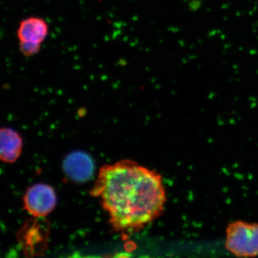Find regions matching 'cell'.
<instances>
[{
	"mask_svg": "<svg viewBox=\"0 0 258 258\" xmlns=\"http://www.w3.org/2000/svg\"><path fill=\"white\" fill-rule=\"evenodd\" d=\"M92 195L101 199L113 228L128 233L160 217L166 201L160 174L128 160L103 166Z\"/></svg>",
	"mask_w": 258,
	"mask_h": 258,
	"instance_id": "cell-1",
	"label": "cell"
},
{
	"mask_svg": "<svg viewBox=\"0 0 258 258\" xmlns=\"http://www.w3.org/2000/svg\"><path fill=\"white\" fill-rule=\"evenodd\" d=\"M23 146L18 132L11 128H0V161L13 164L21 155Z\"/></svg>",
	"mask_w": 258,
	"mask_h": 258,
	"instance_id": "cell-6",
	"label": "cell"
},
{
	"mask_svg": "<svg viewBox=\"0 0 258 258\" xmlns=\"http://www.w3.org/2000/svg\"><path fill=\"white\" fill-rule=\"evenodd\" d=\"M36 220H30L25 224L18 233L19 242L27 256H34L42 252L45 244V230L42 225V217H35Z\"/></svg>",
	"mask_w": 258,
	"mask_h": 258,
	"instance_id": "cell-4",
	"label": "cell"
},
{
	"mask_svg": "<svg viewBox=\"0 0 258 258\" xmlns=\"http://www.w3.org/2000/svg\"><path fill=\"white\" fill-rule=\"evenodd\" d=\"M24 209L34 217H44L50 214L57 204L54 189L49 185H32L23 198Z\"/></svg>",
	"mask_w": 258,
	"mask_h": 258,
	"instance_id": "cell-3",
	"label": "cell"
},
{
	"mask_svg": "<svg viewBox=\"0 0 258 258\" xmlns=\"http://www.w3.org/2000/svg\"><path fill=\"white\" fill-rule=\"evenodd\" d=\"M225 248L237 257L258 256V223L236 220L225 230Z\"/></svg>",
	"mask_w": 258,
	"mask_h": 258,
	"instance_id": "cell-2",
	"label": "cell"
},
{
	"mask_svg": "<svg viewBox=\"0 0 258 258\" xmlns=\"http://www.w3.org/2000/svg\"><path fill=\"white\" fill-rule=\"evenodd\" d=\"M49 33V25L44 19L31 17L25 19L18 30L20 42H32L42 45Z\"/></svg>",
	"mask_w": 258,
	"mask_h": 258,
	"instance_id": "cell-7",
	"label": "cell"
},
{
	"mask_svg": "<svg viewBox=\"0 0 258 258\" xmlns=\"http://www.w3.org/2000/svg\"><path fill=\"white\" fill-rule=\"evenodd\" d=\"M63 169L66 175L75 182H86L94 174V161L86 153L74 152L64 159Z\"/></svg>",
	"mask_w": 258,
	"mask_h": 258,
	"instance_id": "cell-5",
	"label": "cell"
},
{
	"mask_svg": "<svg viewBox=\"0 0 258 258\" xmlns=\"http://www.w3.org/2000/svg\"><path fill=\"white\" fill-rule=\"evenodd\" d=\"M41 48L40 44L32 42H20V50L22 53L27 57L36 55Z\"/></svg>",
	"mask_w": 258,
	"mask_h": 258,
	"instance_id": "cell-8",
	"label": "cell"
}]
</instances>
